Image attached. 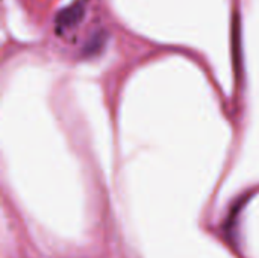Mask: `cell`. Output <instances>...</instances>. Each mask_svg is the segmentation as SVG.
Returning <instances> with one entry per match:
<instances>
[{"label":"cell","mask_w":259,"mask_h":258,"mask_svg":"<svg viewBox=\"0 0 259 258\" xmlns=\"http://www.w3.org/2000/svg\"><path fill=\"white\" fill-rule=\"evenodd\" d=\"M83 15H85V3L82 0L74 2L73 5H70L68 8H65L64 11H61L58 14L56 26L62 32L64 30H68L71 27H76L82 21Z\"/></svg>","instance_id":"obj_1"}]
</instances>
